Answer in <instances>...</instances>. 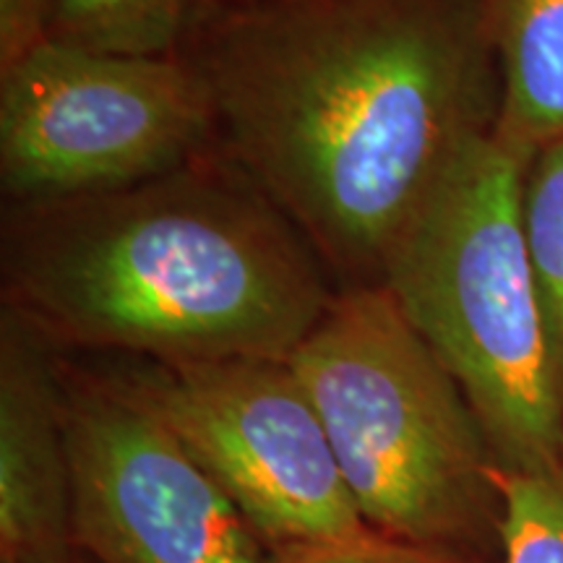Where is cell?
Here are the masks:
<instances>
[{"label": "cell", "mask_w": 563, "mask_h": 563, "mask_svg": "<svg viewBox=\"0 0 563 563\" xmlns=\"http://www.w3.org/2000/svg\"><path fill=\"white\" fill-rule=\"evenodd\" d=\"M66 563H79V553H76V555H74V559H70V561H66Z\"/></svg>", "instance_id": "obj_15"}, {"label": "cell", "mask_w": 563, "mask_h": 563, "mask_svg": "<svg viewBox=\"0 0 563 563\" xmlns=\"http://www.w3.org/2000/svg\"><path fill=\"white\" fill-rule=\"evenodd\" d=\"M287 363L371 530L498 561L490 443L384 285L336 290Z\"/></svg>", "instance_id": "obj_4"}, {"label": "cell", "mask_w": 563, "mask_h": 563, "mask_svg": "<svg viewBox=\"0 0 563 563\" xmlns=\"http://www.w3.org/2000/svg\"><path fill=\"white\" fill-rule=\"evenodd\" d=\"M53 0H0V70L47 40Z\"/></svg>", "instance_id": "obj_14"}, {"label": "cell", "mask_w": 563, "mask_h": 563, "mask_svg": "<svg viewBox=\"0 0 563 563\" xmlns=\"http://www.w3.org/2000/svg\"><path fill=\"white\" fill-rule=\"evenodd\" d=\"M60 371L76 551L97 563H266L235 504L110 373Z\"/></svg>", "instance_id": "obj_7"}, {"label": "cell", "mask_w": 563, "mask_h": 563, "mask_svg": "<svg viewBox=\"0 0 563 563\" xmlns=\"http://www.w3.org/2000/svg\"><path fill=\"white\" fill-rule=\"evenodd\" d=\"M60 350L0 313V563L74 559Z\"/></svg>", "instance_id": "obj_8"}, {"label": "cell", "mask_w": 563, "mask_h": 563, "mask_svg": "<svg viewBox=\"0 0 563 563\" xmlns=\"http://www.w3.org/2000/svg\"><path fill=\"white\" fill-rule=\"evenodd\" d=\"M498 563H563V460L543 470H501Z\"/></svg>", "instance_id": "obj_12"}, {"label": "cell", "mask_w": 563, "mask_h": 563, "mask_svg": "<svg viewBox=\"0 0 563 563\" xmlns=\"http://www.w3.org/2000/svg\"><path fill=\"white\" fill-rule=\"evenodd\" d=\"M532 152L496 131L464 150L384 258L399 311L452 373L501 470L563 460V376L522 228Z\"/></svg>", "instance_id": "obj_3"}, {"label": "cell", "mask_w": 563, "mask_h": 563, "mask_svg": "<svg viewBox=\"0 0 563 563\" xmlns=\"http://www.w3.org/2000/svg\"><path fill=\"white\" fill-rule=\"evenodd\" d=\"M220 150L188 55L139 58L45 40L0 70L5 207L121 191Z\"/></svg>", "instance_id": "obj_5"}, {"label": "cell", "mask_w": 563, "mask_h": 563, "mask_svg": "<svg viewBox=\"0 0 563 563\" xmlns=\"http://www.w3.org/2000/svg\"><path fill=\"white\" fill-rule=\"evenodd\" d=\"M110 376L180 441L266 548L368 530L287 361L139 357Z\"/></svg>", "instance_id": "obj_6"}, {"label": "cell", "mask_w": 563, "mask_h": 563, "mask_svg": "<svg viewBox=\"0 0 563 563\" xmlns=\"http://www.w3.org/2000/svg\"><path fill=\"white\" fill-rule=\"evenodd\" d=\"M266 563H498L496 559L473 555L449 548L422 545L394 538L378 530H363L352 538L323 540V543H292L266 548Z\"/></svg>", "instance_id": "obj_13"}, {"label": "cell", "mask_w": 563, "mask_h": 563, "mask_svg": "<svg viewBox=\"0 0 563 563\" xmlns=\"http://www.w3.org/2000/svg\"><path fill=\"white\" fill-rule=\"evenodd\" d=\"M238 3H243V0H238Z\"/></svg>", "instance_id": "obj_16"}, {"label": "cell", "mask_w": 563, "mask_h": 563, "mask_svg": "<svg viewBox=\"0 0 563 563\" xmlns=\"http://www.w3.org/2000/svg\"><path fill=\"white\" fill-rule=\"evenodd\" d=\"M501 76L496 133L534 152L563 136V0H477Z\"/></svg>", "instance_id": "obj_9"}, {"label": "cell", "mask_w": 563, "mask_h": 563, "mask_svg": "<svg viewBox=\"0 0 563 563\" xmlns=\"http://www.w3.org/2000/svg\"><path fill=\"white\" fill-rule=\"evenodd\" d=\"M183 55L222 154L340 290L382 282L407 220L501 110L477 0H224Z\"/></svg>", "instance_id": "obj_1"}, {"label": "cell", "mask_w": 563, "mask_h": 563, "mask_svg": "<svg viewBox=\"0 0 563 563\" xmlns=\"http://www.w3.org/2000/svg\"><path fill=\"white\" fill-rule=\"evenodd\" d=\"M3 308L55 350L290 361L340 287L222 150L121 191L5 207Z\"/></svg>", "instance_id": "obj_2"}, {"label": "cell", "mask_w": 563, "mask_h": 563, "mask_svg": "<svg viewBox=\"0 0 563 563\" xmlns=\"http://www.w3.org/2000/svg\"><path fill=\"white\" fill-rule=\"evenodd\" d=\"M522 228L534 287L563 376V136L532 152L522 186Z\"/></svg>", "instance_id": "obj_11"}, {"label": "cell", "mask_w": 563, "mask_h": 563, "mask_svg": "<svg viewBox=\"0 0 563 563\" xmlns=\"http://www.w3.org/2000/svg\"><path fill=\"white\" fill-rule=\"evenodd\" d=\"M224 0H53L47 40L95 53L170 58Z\"/></svg>", "instance_id": "obj_10"}]
</instances>
